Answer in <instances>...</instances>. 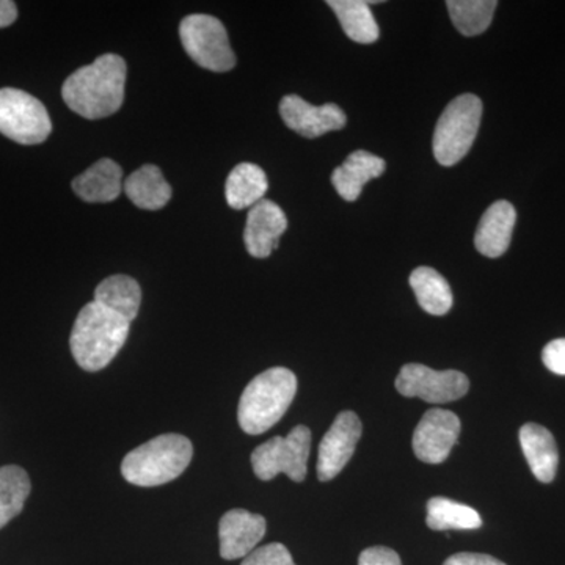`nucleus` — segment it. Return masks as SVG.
Segmentation results:
<instances>
[{
  "instance_id": "nucleus-1",
  "label": "nucleus",
  "mask_w": 565,
  "mask_h": 565,
  "mask_svg": "<svg viewBox=\"0 0 565 565\" xmlns=\"http://www.w3.org/2000/svg\"><path fill=\"white\" fill-rule=\"evenodd\" d=\"M126 62L104 54L92 65L74 71L62 87L63 102L87 120H102L120 110L125 102Z\"/></svg>"
},
{
  "instance_id": "nucleus-2",
  "label": "nucleus",
  "mask_w": 565,
  "mask_h": 565,
  "mask_svg": "<svg viewBox=\"0 0 565 565\" xmlns=\"http://www.w3.org/2000/svg\"><path fill=\"white\" fill-rule=\"evenodd\" d=\"M129 329L131 322L93 300L82 308L74 322L70 338L71 353L82 370L88 373L102 371L121 351Z\"/></svg>"
},
{
  "instance_id": "nucleus-3",
  "label": "nucleus",
  "mask_w": 565,
  "mask_h": 565,
  "mask_svg": "<svg viewBox=\"0 0 565 565\" xmlns=\"http://www.w3.org/2000/svg\"><path fill=\"white\" fill-rule=\"evenodd\" d=\"M297 393V377L286 367H270L245 386L237 419L248 435H259L280 422Z\"/></svg>"
},
{
  "instance_id": "nucleus-4",
  "label": "nucleus",
  "mask_w": 565,
  "mask_h": 565,
  "mask_svg": "<svg viewBox=\"0 0 565 565\" xmlns=\"http://www.w3.org/2000/svg\"><path fill=\"white\" fill-rule=\"evenodd\" d=\"M193 457L192 441L180 434H163L126 455L121 475L137 487H158L184 473Z\"/></svg>"
},
{
  "instance_id": "nucleus-5",
  "label": "nucleus",
  "mask_w": 565,
  "mask_h": 565,
  "mask_svg": "<svg viewBox=\"0 0 565 565\" xmlns=\"http://www.w3.org/2000/svg\"><path fill=\"white\" fill-rule=\"evenodd\" d=\"M482 118V102L471 93L457 96L448 104L435 126L433 148L437 162L452 167L462 161L473 147Z\"/></svg>"
},
{
  "instance_id": "nucleus-6",
  "label": "nucleus",
  "mask_w": 565,
  "mask_h": 565,
  "mask_svg": "<svg viewBox=\"0 0 565 565\" xmlns=\"http://www.w3.org/2000/svg\"><path fill=\"white\" fill-rule=\"evenodd\" d=\"M310 451L311 430L296 426L286 437L277 435L253 451V471L262 481H270L282 473L294 482H302L307 478Z\"/></svg>"
},
{
  "instance_id": "nucleus-7",
  "label": "nucleus",
  "mask_w": 565,
  "mask_h": 565,
  "mask_svg": "<svg viewBox=\"0 0 565 565\" xmlns=\"http://www.w3.org/2000/svg\"><path fill=\"white\" fill-rule=\"evenodd\" d=\"M182 47L196 65L214 73H226L236 65L228 33L217 18L191 14L180 25Z\"/></svg>"
},
{
  "instance_id": "nucleus-8",
  "label": "nucleus",
  "mask_w": 565,
  "mask_h": 565,
  "mask_svg": "<svg viewBox=\"0 0 565 565\" xmlns=\"http://www.w3.org/2000/svg\"><path fill=\"white\" fill-rule=\"evenodd\" d=\"M52 132L44 104L18 88H0V134L20 145L43 143Z\"/></svg>"
},
{
  "instance_id": "nucleus-9",
  "label": "nucleus",
  "mask_w": 565,
  "mask_h": 565,
  "mask_svg": "<svg viewBox=\"0 0 565 565\" xmlns=\"http://www.w3.org/2000/svg\"><path fill=\"white\" fill-rule=\"evenodd\" d=\"M396 390L405 397H419L429 404H448L468 393L470 381L460 371H434L424 364L408 363L397 375Z\"/></svg>"
},
{
  "instance_id": "nucleus-10",
  "label": "nucleus",
  "mask_w": 565,
  "mask_h": 565,
  "mask_svg": "<svg viewBox=\"0 0 565 565\" xmlns=\"http://www.w3.org/2000/svg\"><path fill=\"white\" fill-rule=\"evenodd\" d=\"M363 426L353 412H341L334 418L329 433L323 435L319 445L318 478L327 482L337 478L355 452L356 444L362 438Z\"/></svg>"
},
{
  "instance_id": "nucleus-11",
  "label": "nucleus",
  "mask_w": 565,
  "mask_h": 565,
  "mask_svg": "<svg viewBox=\"0 0 565 565\" xmlns=\"http://www.w3.org/2000/svg\"><path fill=\"white\" fill-rule=\"evenodd\" d=\"M460 435L459 416L433 408L424 414L414 433V452L424 463H441L451 455Z\"/></svg>"
},
{
  "instance_id": "nucleus-12",
  "label": "nucleus",
  "mask_w": 565,
  "mask_h": 565,
  "mask_svg": "<svg viewBox=\"0 0 565 565\" xmlns=\"http://www.w3.org/2000/svg\"><path fill=\"white\" fill-rule=\"evenodd\" d=\"M280 115L289 129L307 139H316L327 132L340 131L348 122L343 109L337 104L313 106L297 95H288L281 99Z\"/></svg>"
},
{
  "instance_id": "nucleus-13",
  "label": "nucleus",
  "mask_w": 565,
  "mask_h": 565,
  "mask_svg": "<svg viewBox=\"0 0 565 565\" xmlns=\"http://www.w3.org/2000/svg\"><path fill=\"white\" fill-rule=\"evenodd\" d=\"M288 230V217L277 203L262 200L250 207L245 225L244 243L253 258H267L278 248L280 237Z\"/></svg>"
},
{
  "instance_id": "nucleus-14",
  "label": "nucleus",
  "mask_w": 565,
  "mask_h": 565,
  "mask_svg": "<svg viewBox=\"0 0 565 565\" xmlns=\"http://www.w3.org/2000/svg\"><path fill=\"white\" fill-rule=\"evenodd\" d=\"M266 534V519L245 509H233L218 523L221 556L226 561L250 555Z\"/></svg>"
},
{
  "instance_id": "nucleus-15",
  "label": "nucleus",
  "mask_w": 565,
  "mask_h": 565,
  "mask_svg": "<svg viewBox=\"0 0 565 565\" xmlns=\"http://www.w3.org/2000/svg\"><path fill=\"white\" fill-rule=\"evenodd\" d=\"M516 211L512 203L500 200L482 215L476 230V250L487 258H500L508 252L514 233Z\"/></svg>"
},
{
  "instance_id": "nucleus-16",
  "label": "nucleus",
  "mask_w": 565,
  "mask_h": 565,
  "mask_svg": "<svg viewBox=\"0 0 565 565\" xmlns=\"http://www.w3.org/2000/svg\"><path fill=\"white\" fill-rule=\"evenodd\" d=\"M520 445L537 481L550 484L556 478L559 452L555 437L541 424L526 423L520 429Z\"/></svg>"
},
{
  "instance_id": "nucleus-17",
  "label": "nucleus",
  "mask_w": 565,
  "mask_h": 565,
  "mask_svg": "<svg viewBox=\"0 0 565 565\" xmlns=\"http://www.w3.org/2000/svg\"><path fill=\"white\" fill-rule=\"evenodd\" d=\"M386 169L384 159L371 152L359 150L348 156L343 166L334 169L332 184L345 202H355L367 181L382 177Z\"/></svg>"
},
{
  "instance_id": "nucleus-18",
  "label": "nucleus",
  "mask_w": 565,
  "mask_h": 565,
  "mask_svg": "<svg viewBox=\"0 0 565 565\" xmlns=\"http://www.w3.org/2000/svg\"><path fill=\"white\" fill-rule=\"evenodd\" d=\"M122 170L111 159L93 163L73 180V191L87 203H109L117 200L122 191Z\"/></svg>"
},
{
  "instance_id": "nucleus-19",
  "label": "nucleus",
  "mask_w": 565,
  "mask_h": 565,
  "mask_svg": "<svg viewBox=\"0 0 565 565\" xmlns=\"http://www.w3.org/2000/svg\"><path fill=\"white\" fill-rule=\"evenodd\" d=\"M122 189L137 207L147 211L162 210L173 193L161 170L156 166H143L129 174Z\"/></svg>"
},
{
  "instance_id": "nucleus-20",
  "label": "nucleus",
  "mask_w": 565,
  "mask_h": 565,
  "mask_svg": "<svg viewBox=\"0 0 565 565\" xmlns=\"http://www.w3.org/2000/svg\"><path fill=\"white\" fill-rule=\"evenodd\" d=\"M269 182L262 167L243 162L234 167L225 184L226 203L233 210L253 207L264 200Z\"/></svg>"
},
{
  "instance_id": "nucleus-21",
  "label": "nucleus",
  "mask_w": 565,
  "mask_h": 565,
  "mask_svg": "<svg viewBox=\"0 0 565 565\" xmlns=\"http://www.w3.org/2000/svg\"><path fill=\"white\" fill-rule=\"evenodd\" d=\"M95 302L132 322L137 318L141 303L139 282L128 275H111L99 282L95 291Z\"/></svg>"
},
{
  "instance_id": "nucleus-22",
  "label": "nucleus",
  "mask_w": 565,
  "mask_h": 565,
  "mask_svg": "<svg viewBox=\"0 0 565 565\" xmlns=\"http://www.w3.org/2000/svg\"><path fill=\"white\" fill-rule=\"evenodd\" d=\"M371 3L364 0H329L327 6L337 14L345 35L360 44H371L379 40V25L375 22Z\"/></svg>"
},
{
  "instance_id": "nucleus-23",
  "label": "nucleus",
  "mask_w": 565,
  "mask_h": 565,
  "mask_svg": "<svg viewBox=\"0 0 565 565\" xmlns=\"http://www.w3.org/2000/svg\"><path fill=\"white\" fill-rule=\"evenodd\" d=\"M411 286L414 289L419 307L426 313L445 316L452 308L451 286L444 275L438 274L433 267H418L411 275Z\"/></svg>"
},
{
  "instance_id": "nucleus-24",
  "label": "nucleus",
  "mask_w": 565,
  "mask_h": 565,
  "mask_svg": "<svg viewBox=\"0 0 565 565\" xmlns=\"http://www.w3.org/2000/svg\"><path fill=\"white\" fill-rule=\"evenodd\" d=\"M32 484L28 471L18 465L0 467V530L20 515Z\"/></svg>"
},
{
  "instance_id": "nucleus-25",
  "label": "nucleus",
  "mask_w": 565,
  "mask_h": 565,
  "mask_svg": "<svg viewBox=\"0 0 565 565\" xmlns=\"http://www.w3.org/2000/svg\"><path fill=\"white\" fill-rule=\"evenodd\" d=\"M426 523L434 531L479 530L482 526L478 511L444 497L429 500Z\"/></svg>"
},
{
  "instance_id": "nucleus-26",
  "label": "nucleus",
  "mask_w": 565,
  "mask_h": 565,
  "mask_svg": "<svg viewBox=\"0 0 565 565\" xmlns=\"http://www.w3.org/2000/svg\"><path fill=\"white\" fill-rule=\"evenodd\" d=\"M449 17L457 31L465 36L484 33L493 20L498 2L494 0H448Z\"/></svg>"
},
{
  "instance_id": "nucleus-27",
  "label": "nucleus",
  "mask_w": 565,
  "mask_h": 565,
  "mask_svg": "<svg viewBox=\"0 0 565 565\" xmlns=\"http://www.w3.org/2000/svg\"><path fill=\"white\" fill-rule=\"evenodd\" d=\"M241 565H296L291 553L282 544H267L262 548L253 550L250 555L244 557Z\"/></svg>"
},
{
  "instance_id": "nucleus-28",
  "label": "nucleus",
  "mask_w": 565,
  "mask_h": 565,
  "mask_svg": "<svg viewBox=\"0 0 565 565\" xmlns=\"http://www.w3.org/2000/svg\"><path fill=\"white\" fill-rule=\"evenodd\" d=\"M542 362L546 370L557 375H565V338L553 340L542 351Z\"/></svg>"
},
{
  "instance_id": "nucleus-29",
  "label": "nucleus",
  "mask_w": 565,
  "mask_h": 565,
  "mask_svg": "<svg viewBox=\"0 0 565 565\" xmlns=\"http://www.w3.org/2000/svg\"><path fill=\"white\" fill-rule=\"evenodd\" d=\"M359 565H403L401 557L386 546H371L360 555Z\"/></svg>"
},
{
  "instance_id": "nucleus-30",
  "label": "nucleus",
  "mask_w": 565,
  "mask_h": 565,
  "mask_svg": "<svg viewBox=\"0 0 565 565\" xmlns=\"http://www.w3.org/2000/svg\"><path fill=\"white\" fill-rule=\"evenodd\" d=\"M444 565H505L498 561L497 557L481 555V553H457V555L448 557Z\"/></svg>"
},
{
  "instance_id": "nucleus-31",
  "label": "nucleus",
  "mask_w": 565,
  "mask_h": 565,
  "mask_svg": "<svg viewBox=\"0 0 565 565\" xmlns=\"http://www.w3.org/2000/svg\"><path fill=\"white\" fill-rule=\"evenodd\" d=\"M18 18L17 3L11 0H0V29L9 28Z\"/></svg>"
}]
</instances>
